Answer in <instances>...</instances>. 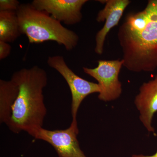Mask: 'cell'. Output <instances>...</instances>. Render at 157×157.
I'll return each instance as SVG.
<instances>
[{"mask_svg":"<svg viewBox=\"0 0 157 157\" xmlns=\"http://www.w3.org/2000/svg\"><path fill=\"white\" fill-rule=\"evenodd\" d=\"M98 1L105 4L104 8L98 12L96 18L98 22L105 21L104 27L97 33L95 37V52L98 55H102L107 34L111 29L118 25L124 11L131 2L129 0Z\"/></svg>","mask_w":157,"mask_h":157,"instance_id":"ba28073f","label":"cell"},{"mask_svg":"<svg viewBox=\"0 0 157 157\" xmlns=\"http://www.w3.org/2000/svg\"><path fill=\"white\" fill-rule=\"evenodd\" d=\"M132 157H157V151L155 153L152 155H133Z\"/></svg>","mask_w":157,"mask_h":157,"instance_id":"4fadbf2b","label":"cell"},{"mask_svg":"<svg viewBox=\"0 0 157 157\" xmlns=\"http://www.w3.org/2000/svg\"><path fill=\"white\" fill-rule=\"evenodd\" d=\"M20 5L19 1L17 0H1L0 11L16 12Z\"/></svg>","mask_w":157,"mask_h":157,"instance_id":"8fae6325","label":"cell"},{"mask_svg":"<svg viewBox=\"0 0 157 157\" xmlns=\"http://www.w3.org/2000/svg\"><path fill=\"white\" fill-rule=\"evenodd\" d=\"M11 45L7 42L0 41V59L2 60L7 57L11 53Z\"/></svg>","mask_w":157,"mask_h":157,"instance_id":"7c38bea8","label":"cell"},{"mask_svg":"<svg viewBox=\"0 0 157 157\" xmlns=\"http://www.w3.org/2000/svg\"><path fill=\"white\" fill-rule=\"evenodd\" d=\"M123 64L122 59L99 60L97 67L82 68L85 73L98 82L101 89L98 96L100 101L109 102L120 97L122 90L119 74Z\"/></svg>","mask_w":157,"mask_h":157,"instance_id":"5b68a950","label":"cell"},{"mask_svg":"<svg viewBox=\"0 0 157 157\" xmlns=\"http://www.w3.org/2000/svg\"><path fill=\"white\" fill-rule=\"evenodd\" d=\"M87 0H34L31 4L39 11H44L52 17L67 25L81 21V9Z\"/></svg>","mask_w":157,"mask_h":157,"instance_id":"52a82bcc","label":"cell"},{"mask_svg":"<svg viewBox=\"0 0 157 157\" xmlns=\"http://www.w3.org/2000/svg\"><path fill=\"white\" fill-rule=\"evenodd\" d=\"M47 63L50 67L56 70L63 77L70 87L72 95L71 124L78 127L76 117L80 104L88 96L100 93V86L98 83L87 81L75 74L68 67L63 56L58 55L48 57Z\"/></svg>","mask_w":157,"mask_h":157,"instance_id":"277c9868","label":"cell"},{"mask_svg":"<svg viewBox=\"0 0 157 157\" xmlns=\"http://www.w3.org/2000/svg\"><path fill=\"white\" fill-rule=\"evenodd\" d=\"M11 79L17 85L18 91L9 109L0 117V122L13 133L25 132L33 137L43 128L47 113L43 94L48 82L47 73L34 66L16 71Z\"/></svg>","mask_w":157,"mask_h":157,"instance_id":"7a4b0ae2","label":"cell"},{"mask_svg":"<svg viewBox=\"0 0 157 157\" xmlns=\"http://www.w3.org/2000/svg\"><path fill=\"white\" fill-rule=\"evenodd\" d=\"M16 13L21 33L27 37L29 43L54 41L63 45L67 51L73 50L78 44L79 37L76 33L32 4H21Z\"/></svg>","mask_w":157,"mask_h":157,"instance_id":"3957f363","label":"cell"},{"mask_svg":"<svg viewBox=\"0 0 157 157\" xmlns=\"http://www.w3.org/2000/svg\"><path fill=\"white\" fill-rule=\"evenodd\" d=\"M134 102L140 113V121L149 133H155L152 122L157 112V75L154 79L144 82L140 86Z\"/></svg>","mask_w":157,"mask_h":157,"instance_id":"9c48e42d","label":"cell"},{"mask_svg":"<svg viewBox=\"0 0 157 157\" xmlns=\"http://www.w3.org/2000/svg\"><path fill=\"white\" fill-rule=\"evenodd\" d=\"M78 127L70 124L65 130H47L42 128L33 136L37 140H44L55 149L59 157H87L80 148L77 136Z\"/></svg>","mask_w":157,"mask_h":157,"instance_id":"8992f818","label":"cell"},{"mask_svg":"<svg viewBox=\"0 0 157 157\" xmlns=\"http://www.w3.org/2000/svg\"><path fill=\"white\" fill-rule=\"evenodd\" d=\"M117 37L127 70L134 73L156 70L157 0H149L142 11L127 14Z\"/></svg>","mask_w":157,"mask_h":157,"instance_id":"6da1fadb","label":"cell"},{"mask_svg":"<svg viewBox=\"0 0 157 157\" xmlns=\"http://www.w3.org/2000/svg\"><path fill=\"white\" fill-rule=\"evenodd\" d=\"M21 35L16 12L0 11V41L13 42Z\"/></svg>","mask_w":157,"mask_h":157,"instance_id":"30bf717a","label":"cell"}]
</instances>
